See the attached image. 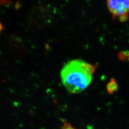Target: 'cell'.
<instances>
[{"mask_svg": "<svg viewBox=\"0 0 129 129\" xmlns=\"http://www.w3.org/2000/svg\"><path fill=\"white\" fill-rule=\"evenodd\" d=\"M108 9L112 17L125 22L129 17V0H108Z\"/></svg>", "mask_w": 129, "mask_h": 129, "instance_id": "2", "label": "cell"}, {"mask_svg": "<svg viewBox=\"0 0 129 129\" xmlns=\"http://www.w3.org/2000/svg\"><path fill=\"white\" fill-rule=\"evenodd\" d=\"M8 3V0H0V5H1L2 6H5Z\"/></svg>", "mask_w": 129, "mask_h": 129, "instance_id": "5", "label": "cell"}, {"mask_svg": "<svg viewBox=\"0 0 129 129\" xmlns=\"http://www.w3.org/2000/svg\"><path fill=\"white\" fill-rule=\"evenodd\" d=\"M3 30V27L2 25V24L0 23V34H1V32H2V31Z\"/></svg>", "mask_w": 129, "mask_h": 129, "instance_id": "6", "label": "cell"}, {"mask_svg": "<svg viewBox=\"0 0 129 129\" xmlns=\"http://www.w3.org/2000/svg\"><path fill=\"white\" fill-rule=\"evenodd\" d=\"M106 88L109 94H114L115 92L117 91L118 85L115 79H111L110 81L108 83Z\"/></svg>", "mask_w": 129, "mask_h": 129, "instance_id": "3", "label": "cell"}, {"mask_svg": "<svg viewBox=\"0 0 129 129\" xmlns=\"http://www.w3.org/2000/svg\"><path fill=\"white\" fill-rule=\"evenodd\" d=\"M61 129H76L70 123H67L66 121L63 120V125Z\"/></svg>", "mask_w": 129, "mask_h": 129, "instance_id": "4", "label": "cell"}, {"mask_svg": "<svg viewBox=\"0 0 129 129\" xmlns=\"http://www.w3.org/2000/svg\"><path fill=\"white\" fill-rule=\"evenodd\" d=\"M96 67L82 60H72L65 64L60 72L62 84L72 94L84 90L91 83Z\"/></svg>", "mask_w": 129, "mask_h": 129, "instance_id": "1", "label": "cell"}]
</instances>
